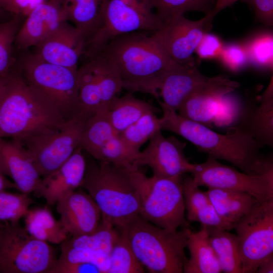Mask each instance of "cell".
<instances>
[{
	"label": "cell",
	"instance_id": "6da1fadb",
	"mask_svg": "<svg viewBox=\"0 0 273 273\" xmlns=\"http://www.w3.org/2000/svg\"><path fill=\"white\" fill-rule=\"evenodd\" d=\"M158 102L163 113L159 118L161 130L180 135L199 151L228 161L247 174L261 175L273 170L272 158L264 155L260 151L263 147L249 135L234 126L225 134L219 133L205 124L181 116L176 111Z\"/></svg>",
	"mask_w": 273,
	"mask_h": 273
},
{
	"label": "cell",
	"instance_id": "7a4b0ae2",
	"mask_svg": "<svg viewBox=\"0 0 273 273\" xmlns=\"http://www.w3.org/2000/svg\"><path fill=\"white\" fill-rule=\"evenodd\" d=\"M99 53L115 65L123 88L130 94L144 93L155 98L162 75L177 64L169 57L155 33L148 31L118 36Z\"/></svg>",
	"mask_w": 273,
	"mask_h": 273
},
{
	"label": "cell",
	"instance_id": "3957f363",
	"mask_svg": "<svg viewBox=\"0 0 273 273\" xmlns=\"http://www.w3.org/2000/svg\"><path fill=\"white\" fill-rule=\"evenodd\" d=\"M67 121L18 72H13L0 102V138L22 142Z\"/></svg>",
	"mask_w": 273,
	"mask_h": 273
},
{
	"label": "cell",
	"instance_id": "277c9868",
	"mask_svg": "<svg viewBox=\"0 0 273 273\" xmlns=\"http://www.w3.org/2000/svg\"><path fill=\"white\" fill-rule=\"evenodd\" d=\"M98 162L86 164L80 187L97 203L102 218L121 229L140 215L138 193L126 168Z\"/></svg>",
	"mask_w": 273,
	"mask_h": 273
},
{
	"label": "cell",
	"instance_id": "5b68a950",
	"mask_svg": "<svg viewBox=\"0 0 273 273\" xmlns=\"http://www.w3.org/2000/svg\"><path fill=\"white\" fill-rule=\"evenodd\" d=\"M137 259L151 273H183L187 261L185 248L190 228L170 231L140 215L124 227Z\"/></svg>",
	"mask_w": 273,
	"mask_h": 273
},
{
	"label": "cell",
	"instance_id": "8992f818",
	"mask_svg": "<svg viewBox=\"0 0 273 273\" xmlns=\"http://www.w3.org/2000/svg\"><path fill=\"white\" fill-rule=\"evenodd\" d=\"M138 194L140 215L161 228L176 231L190 228L185 214L183 176L148 177L139 168H126Z\"/></svg>",
	"mask_w": 273,
	"mask_h": 273
},
{
	"label": "cell",
	"instance_id": "52a82bcc",
	"mask_svg": "<svg viewBox=\"0 0 273 273\" xmlns=\"http://www.w3.org/2000/svg\"><path fill=\"white\" fill-rule=\"evenodd\" d=\"M78 69L45 62L35 54L22 58L19 73L68 121L81 115Z\"/></svg>",
	"mask_w": 273,
	"mask_h": 273
},
{
	"label": "cell",
	"instance_id": "ba28073f",
	"mask_svg": "<svg viewBox=\"0 0 273 273\" xmlns=\"http://www.w3.org/2000/svg\"><path fill=\"white\" fill-rule=\"evenodd\" d=\"M163 25L152 0H109L103 24L86 39L83 55L88 58L97 54L118 36L135 31L155 32Z\"/></svg>",
	"mask_w": 273,
	"mask_h": 273
},
{
	"label": "cell",
	"instance_id": "9c48e42d",
	"mask_svg": "<svg viewBox=\"0 0 273 273\" xmlns=\"http://www.w3.org/2000/svg\"><path fill=\"white\" fill-rule=\"evenodd\" d=\"M0 273H51L57 260L50 243L30 235L19 221L0 229Z\"/></svg>",
	"mask_w": 273,
	"mask_h": 273
},
{
	"label": "cell",
	"instance_id": "30bf717a",
	"mask_svg": "<svg viewBox=\"0 0 273 273\" xmlns=\"http://www.w3.org/2000/svg\"><path fill=\"white\" fill-rule=\"evenodd\" d=\"M87 118L81 115L21 142L41 177L62 165L79 146Z\"/></svg>",
	"mask_w": 273,
	"mask_h": 273
},
{
	"label": "cell",
	"instance_id": "8fae6325",
	"mask_svg": "<svg viewBox=\"0 0 273 273\" xmlns=\"http://www.w3.org/2000/svg\"><path fill=\"white\" fill-rule=\"evenodd\" d=\"M238 239L242 273L255 272L273 254V199L258 202L233 225Z\"/></svg>",
	"mask_w": 273,
	"mask_h": 273
},
{
	"label": "cell",
	"instance_id": "7c38bea8",
	"mask_svg": "<svg viewBox=\"0 0 273 273\" xmlns=\"http://www.w3.org/2000/svg\"><path fill=\"white\" fill-rule=\"evenodd\" d=\"M77 74L81 115L86 117L105 109L123 89L117 67L101 53L87 58Z\"/></svg>",
	"mask_w": 273,
	"mask_h": 273
},
{
	"label": "cell",
	"instance_id": "4fadbf2b",
	"mask_svg": "<svg viewBox=\"0 0 273 273\" xmlns=\"http://www.w3.org/2000/svg\"><path fill=\"white\" fill-rule=\"evenodd\" d=\"M191 173L198 186L244 192L260 203L273 199V170L261 175H250L208 156L204 162L194 164Z\"/></svg>",
	"mask_w": 273,
	"mask_h": 273
},
{
	"label": "cell",
	"instance_id": "5bb4252c",
	"mask_svg": "<svg viewBox=\"0 0 273 273\" xmlns=\"http://www.w3.org/2000/svg\"><path fill=\"white\" fill-rule=\"evenodd\" d=\"M186 145L173 136L165 137L160 130L150 140L145 149L139 152L132 168L147 165L154 175L165 177L183 176L191 173L194 164L185 155Z\"/></svg>",
	"mask_w": 273,
	"mask_h": 273
},
{
	"label": "cell",
	"instance_id": "9a60e30c",
	"mask_svg": "<svg viewBox=\"0 0 273 273\" xmlns=\"http://www.w3.org/2000/svg\"><path fill=\"white\" fill-rule=\"evenodd\" d=\"M210 28L205 16L193 21L180 15L165 22L154 33L174 62L193 65L195 64L193 54L204 34Z\"/></svg>",
	"mask_w": 273,
	"mask_h": 273
},
{
	"label": "cell",
	"instance_id": "2e32d148",
	"mask_svg": "<svg viewBox=\"0 0 273 273\" xmlns=\"http://www.w3.org/2000/svg\"><path fill=\"white\" fill-rule=\"evenodd\" d=\"M238 82L225 75L208 77L183 102L181 116L203 124L213 122L222 98L238 88Z\"/></svg>",
	"mask_w": 273,
	"mask_h": 273
},
{
	"label": "cell",
	"instance_id": "e0dca14e",
	"mask_svg": "<svg viewBox=\"0 0 273 273\" xmlns=\"http://www.w3.org/2000/svg\"><path fill=\"white\" fill-rule=\"evenodd\" d=\"M60 222L68 237L89 234L99 225L101 211L92 197L82 190L62 196L57 202Z\"/></svg>",
	"mask_w": 273,
	"mask_h": 273
},
{
	"label": "cell",
	"instance_id": "ac0fdd59",
	"mask_svg": "<svg viewBox=\"0 0 273 273\" xmlns=\"http://www.w3.org/2000/svg\"><path fill=\"white\" fill-rule=\"evenodd\" d=\"M85 40L82 31L66 21L36 46L34 54L45 62L78 69Z\"/></svg>",
	"mask_w": 273,
	"mask_h": 273
},
{
	"label": "cell",
	"instance_id": "d6986e66",
	"mask_svg": "<svg viewBox=\"0 0 273 273\" xmlns=\"http://www.w3.org/2000/svg\"><path fill=\"white\" fill-rule=\"evenodd\" d=\"M66 21L64 0L46 1L26 17L15 42L21 49L36 46Z\"/></svg>",
	"mask_w": 273,
	"mask_h": 273
},
{
	"label": "cell",
	"instance_id": "ffe728a7",
	"mask_svg": "<svg viewBox=\"0 0 273 273\" xmlns=\"http://www.w3.org/2000/svg\"><path fill=\"white\" fill-rule=\"evenodd\" d=\"M0 166L22 193H35L39 188L42 177L20 142L0 138Z\"/></svg>",
	"mask_w": 273,
	"mask_h": 273
},
{
	"label": "cell",
	"instance_id": "44dd1931",
	"mask_svg": "<svg viewBox=\"0 0 273 273\" xmlns=\"http://www.w3.org/2000/svg\"><path fill=\"white\" fill-rule=\"evenodd\" d=\"M208 78L200 72L196 64H176L161 76L156 87L155 98L177 111L186 98Z\"/></svg>",
	"mask_w": 273,
	"mask_h": 273
},
{
	"label": "cell",
	"instance_id": "7402d4cb",
	"mask_svg": "<svg viewBox=\"0 0 273 273\" xmlns=\"http://www.w3.org/2000/svg\"><path fill=\"white\" fill-rule=\"evenodd\" d=\"M272 80L266 90L256 102L246 101L234 126L249 135L261 146L273 145Z\"/></svg>",
	"mask_w": 273,
	"mask_h": 273
},
{
	"label": "cell",
	"instance_id": "603a6c76",
	"mask_svg": "<svg viewBox=\"0 0 273 273\" xmlns=\"http://www.w3.org/2000/svg\"><path fill=\"white\" fill-rule=\"evenodd\" d=\"M83 150L78 147L60 167L42 177L40 186L35 193L49 205L56 204L66 194L80 187L86 167Z\"/></svg>",
	"mask_w": 273,
	"mask_h": 273
},
{
	"label": "cell",
	"instance_id": "cb8c5ba5",
	"mask_svg": "<svg viewBox=\"0 0 273 273\" xmlns=\"http://www.w3.org/2000/svg\"><path fill=\"white\" fill-rule=\"evenodd\" d=\"M193 177L183 178V190L186 219L198 222L202 226L231 231L233 226L224 221L217 213L205 192L202 191Z\"/></svg>",
	"mask_w": 273,
	"mask_h": 273
},
{
	"label": "cell",
	"instance_id": "d4e9b609",
	"mask_svg": "<svg viewBox=\"0 0 273 273\" xmlns=\"http://www.w3.org/2000/svg\"><path fill=\"white\" fill-rule=\"evenodd\" d=\"M206 193L219 216L233 225L259 202L244 192L220 188H208Z\"/></svg>",
	"mask_w": 273,
	"mask_h": 273
},
{
	"label": "cell",
	"instance_id": "484cf974",
	"mask_svg": "<svg viewBox=\"0 0 273 273\" xmlns=\"http://www.w3.org/2000/svg\"><path fill=\"white\" fill-rule=\"evenodd\" d=\"M186 247L189 250L190 257L185 265L184 272H222L205 227L201 226V230L196 232L189 230Z\"/></svg>",
	"mask_w": 273,
	"mask_h": 273
},
{
	"label": "cell",
	"instance_id": "4316f807",
	"mask_svg": "<svg viewBox=\"0 0 273 273\" xmlns=\"http://www.w3.org/2000/svg\"><path fill=\"white\" fill-rule=\"evenodd\" d=\"M109 0H64L67 21L82 31L86 39L102 26Z\"/></svg>",
	"mask_w": 273,
	"mask_h": 273
},
{
	"label": "cell",
	"instance_id": "83f0119b",
	"mask_svg": "<svg viewBox=\"0 0 273 273\" xmlns=\"http://www.w3.org/2000/svg\"><path fill=\"white\" fill-rule=\"evenodd\" d=\"M154 110L150 104L130 93L121 97H115L106 108L109 121L118 134L145 114Z\"/></svg>",
	"mask_w": 273,
	"mask_h": 273
},
{
	"label": "cell",
	"instance_id": "f1b7e54d",
	"mask_svg": "<svg viewBox=\"0 0 273 273\" xmlns=\"http://www.w3.org/2000/svg\"><path fill=\"white\" fill-rule=\"evenodd\" d=\"M205 228L221 271L242 273L240 248L237 235L224 230Z\"/></svg>",
	"mask_w": 273,
	"mask_h": 273
},
{
	"label": "cell",
	"instance_id": "f546056e",
	"mask_svg": "<svg viewBox=\"0 0 273 273\" xmlns=\"http://www.w3.org/2000/svg\"><path fill=\"white\" fill-rule=\"evenodd\" d=\"M116 134L106 109H100L86 120L79 147L96 159L103 146Z\"/></svg>",
	"mask_w": 273,
	"mask_h": 273
},
{
	"label": "cell",
	"instance_id": "4dcf8cb0",
	"mask_svg": "<svg viewBox=\"0 0 273 273\" xmlns=\"http://www.w3.org/2000/svg\"><path fill=\"white\" fill-rule=\"evenodd\" d=\"M25 228L33 237L48 243L61 244L68 237L59 221L47 208L29 209L24 216Z\"/></svg>",
	"mask_w": 273,
	"mask_h": 273
},
{
	"label": "cell",
	"instance_id": "1f68e13d",
	"mask_svg": "<svg viewBox=\"0 0 273 273\" xmlns=\"http://www.w3.org/2000/svg\"><path fill=\"white\" fill-rule=\"evenodd\" d=\"M120 231L112 223L101 217L97 228L92 233L67 237L60 246L110 254Z\"/></svg>",
	"mask_w": 273,
	"mask_h": 273
},
{
	"label": "cell",
	"instance_id": "d6a6232c",
	"mask_svg": "<svg viewBox=\"0 0 273 273\" xmlns=\"http://www.w3.org/2000/svg\"><path fill=\"white\" fill-rule=\"evenodd\" d=\"M119 235L109 254L110 266L107 273H143L144 267L135 256L124 228L118 229Z\"/></svg>",
	"mask_w": 273,
	"mask_h": 273
},
{
	"label": "cell",
	"instance_id": "836d02e7",
	"mask_svg": "<svg viewBox=\"0 0 273 273\" xmlns=\"http://www.w3.org/2000/svg\"><path fill=\"white\" fill-rule=\"evenodd\" d=\"M160 130V118L156 116L155 111H151L127 127L119 136L131 150L139 153L140 147Z\"/></svg>",
	"mask_w": 273,
	"mask_h": 273
},
{
	"label": "cell",
	"instance_id": "e575fe53",
	"mask_svg": "<svg viewBox=\"0 0 273 273\" xmlns=\"http://www.w3.org/2000/svg\"><path fill=\"white\" fill-rule=\"evenodd\" d=\"M155 12L163 23L188 11H201L206 14L214 5L212 0H152Z\"/></svg>",
	"mask_w": 273,
	"mask_h": 273
},
{
	"label": "cell",
	"instance_id": "d590c367",
	"mask_svg": "<svg viewBox=\"0 0 273 273\" xmlns=\"http://www.w3.org/2000/svg\"><path fill=\"white\" fill-rule=\"evenodd\" d=\"M249 63L261 68L271 69L273 65V35L271 32H259L244 43Z\"/></svg>",
	"mask_w": 273,
	"mask_h": 273
},
{
	"label": "cell",
	"instance_id": "8d00e7d4",
	"mask_svg": "<svg viewBox=\"0 0 273 273\" xmlns=\"http://www.w3.org/2000/svg\"><path fill=\"white\" fill-rule=\"evenodd\" d=\"M139 153L131 150L119 134H116L103 146L96 160L119 167L131 168Z\"/></svg>",
	"mask_w": 273,
	"mask_h": 273
},
{
	"label": "cell",
	"instance_id": "74e56055",
	"mask_svg": "<svg viewBox=\"0 0 273 273\" xmlns=\"http://www.w3.org/2000/svg\"><path fill=\"white\" fill-rule=\"evenodd\" d=\"M21 26L19 16L0 23V77L8 76L12 69L13 46Z\"/></svg>",
	"mask_w": 273,
	"mask_h": 273
},
{
	"label": "cell",
	"instance_id": "f35d334b",
	"mask_svg": "<svg viewBox=\"0 0 273 273\" xmlns=\"http://www.w3.org/2000/svg\"><path fill=\"white\" fill-rule=\"evenodd\" d=\"M27 194L0 192V221L14 222L24 217L32 203Z\"/></svg>",
	"mask_w": 273,
	"mask_h": 273
},
{
	"label": "cell",
	"instance_id": "ab89813d",
	"mask_svg": "<svg viewBox=\"0 0 273 273\" xmlns=\"http://www.w3.org/2000/svg\"><path fill=\"white\" fill-rule=\"evenodd\" d=\"M60 247L61 254L57 261L89 263L97 265L102 273L107 272L110 263L109 254L62 246Z\"/></svg>",
	"mask_w": 273,
	"mask_h": 273
},
{
	"label": "cell",
	"instance_id": "60d3db41",
	"mask_svg": "<svg viewBox=\"0 0 273 273\" xmlns=\"http://www.w3.org/2000/svg\"><path fill=\"white\" fill-rule=\"evenodd\" d=\"M218 59L224 67L234 72L242 69L249 63L244 44L237 42L223 45Z\"/></svg>",
	"mask_w": 273,
	"mask_h": 273
},
{
	"label": "cell",
	"instance_id": "b9f144b4",
	"mask_svg": "<svg viewBox=\"0 0 273 273\" xmlns=\"http://www.w3.org/2000/svg\"><path fill=\"white\" fill-rule=\"evenodd\" d=\"M223 45L217 36L206 32L197 46L195 52L201 59H218Z\"/></svg>",
	"mask_w": 273,
	"mask_h": 273
},
{
	"label": "cell",
	"instance_id": "7bdbcfd3",
	"mask_svg": "<svg viewBox=\"0 0 273 273\" xmlns=\"http://www.w3.org/2000/svg\"><path fill=\"white\" fill-rule=\"evenodd\" d=\"M230 94L225 95L222 99L213 123L217 126H224L232 123L239 116V105L237 100Z\"/></svg>",
	"mask_w": 273,
	"mask_h": 273
},
{
	"label": "cell",
	"instance_id": "ee69618b",
	"mask_svg": "<svg viewBox=\"0 0 273 273\" xmlns=\"http://www.w3.org/2000/svg\"><path fill=\"white\" fill-rule=\"evenodd\" d=\"M254 10L256 20L267 26L273 25V0H241Z\"/></svg>",
	"mask_w": 273,
	"mask_h": 273
},
{
	"label": "cell",
	"instance_id": "f6af8a7d",
	"mask_svg": "<svg viewBox=\"0 0 273 273\" xmlns=\"http://www.w3.org/2000/svg\"><path fill=\"white\" fill-rule=\"evenodd\" d=\"M51 273H102L96 265L86 262H65L57 260Z\"/></svg>",
	"mask_w": 273,
	"mask_h": 273
},
{
	"label": "cell",
	"instance_id": "bcb514c9",
	"mask_svg": "<svg viewBox=\"0 0 273 273\" xmlns=\"http://www.w3.org/2000/svg\"><path fill=\"white\" fill-rule=\"evenodd\" d=\"M46 0H5L2 7L16 16L27 17L34 9Z\"/></svg>",
	"mask_w": 273,
	"mask_h": 273
},
{
	"label": "cell",
	"instance_id": "7dc6e473",
	"mask_svg": "<svg viewBox=\"0 0 273 273\" xmlns=\"http://www.w3.org/2000/svg\"><path fill=\"white\" fill-rule=\"evenodd\" d=\"M238 1L239 0H216L212 10L205 16L208 23L211 25L213 18L218 13L227 7L232 6Z\"/></svg>",
	"mask_w": 273,
	"mask_h": 273
},
{
	"label": "cell",
	"instance_id": "c3c4849f",
	"mask_svg": "<svg viewBox=\"0 0 273 273\" xmlns=\"http://www.w3.org/2000/svg\"><path fill=\"white\" fill-rule=\"evenodd\" d=\"M273 272V254L264 259L258 265L255 273Z\"/></svg>",
	"mask_w": 273,
	"mask_h": 273
},
{
	"label": "cell",
	"instance_id": "681fc988",
	"mask_svg": "<svg viewBox=\"0 0 273 273\" xmlns=\"http://www.w3.org/2000/svg\"><path fill=\"white\" fill-rule=\"evenodd\" d=\"M4 174L0 166V192L4 191L8 188H15L16 187L14 183L11 182Z\"/></svg>",
	"mask_w": 273,
	"mask_h": 273
},
{
	"label": "cell",
	"instance_id": "f907efd6",
	"mask_svg": "<svg viewBox=\"0 0 273 273\" xmlns=\"http://www.w3.org/2000/svg\"><path fill=\"white\" fill-rule=\"evenodd\" d=\"M11 74L4 77H0V102L5 93Z\"/></svg>",
	"mask_w": 273,
	"mask_h": 273
},
{
	"label": "cell",
	"instance_id": "816d5d0a",
	"mask_svg": "<svg viewBox=\"0 0 273 273\" xmlns=\"http://www.w3.org/2000/svg\"><path fill=\"white\" fill-rule=\"evenodd\" d=\"M212 1H213V2L214 3V4H215V3L216 0H212Z\"/></svg>",
	"mask_w": 273,
	"mask_h": 273
},
{
	"label": "cell",
	"instance_id": "f5cc1de1",
	"mask_svg": "<svg viewBox=\"0 0 273 273\" xmlns=\"http://www.w3.org/2000/svg\"><path fill=\"white\" fill-rule=\"evenodd\" d=\"M4 1H5V0H0L1 4H2V2H3Z\"/></svg>",
	"mask_w": 273,
	"mask_h": 273
},
{
	"label": "cell",
	"instance_id": "db71d44e",
	"mask_svg": "<svg viewBox=\"0 0 273 273\" xmlns=\"http://www.w3.org/2000/svg\"><path fill=\"white\" fill-rule=\"evenodd\" d=\"M0 235H1V232H0Z\"/></svg>",
	"mask_w": 273,
	"mask_h": 273
}]
</instances>
